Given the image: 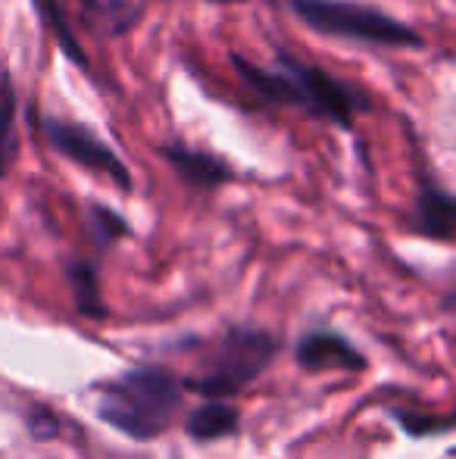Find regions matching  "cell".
<instances>
[{"label":"cell","mask_w":456,"mask_h":459,"mask_svg":"<svg viewBox=\"0 0 456 459\" xmlns=\"http://www.w3.org/2000/svg\"><path fill=\"white\" fill-rule=\"evenodd\" d=\"M407 231L434 244H451L456 231V197L422 160L416 166V200L407 216Z\"/></svg>","instance_id":"obj_6"},{"label":"cell","mask_w":456,"mask_h":459,"mask_svg":"<svg viewBox=\"0 0 456 459\" xmlns=\"http://www.w3.org/2000/svg\"><path fill=\"white\" fill-rule=\"evenodd\" d=\"M19 157V91L10 69L0 73V182Z\"/></svg>","instance_id":"obj_12"},{"label":"cell","mask_w":456,"mask_h":459,"mask_svg":"<svg viewBox=\"0 0 456 459\" xmlns=\"http://www.w3.org/2000/svg\"><path fill=\"white\" fill-rule=\"evenodd\" d=\"M285 6L306 29L325 38L384 50L426 48V38L413 25L363 0H285Z\"/></svg>","instance_id":"obj_4"},{"label":"cell","mask_w":456,"mask_h":459,"mask_svg":"<svg viewBox=\"0 0 456 459\" xmlns=\"http://www.w3.org/2000/svg\"><path fill=\"white\" fill-rule=\"evenodd\" d=\"M31 4H35L38 19H41V22L50 29V35H54L56 48H60L63 54H66L69 60L75 63V66H82L88 73V56H85V50H82L79 38H75L73 25H69L66 13H63L60 0H31Z\"/></svg>","instance_id":"obj_14"},{"label":"cell","mask_w":456,"mask_h":459,"mask_svg":"<svg viewBox=\"0 0 456 459\" xmlns=\"http://www.w3.org/2000/svg\"><path fill=\"white\" fill-rule=\"evenodd\" d=\"M228 63L241 85L260 103L300 109L310 119L331 122L341 132H353L357 116L372 109V97L359 85L316 66V63L297 60L291 50H275L272 66H260L241 54H228Z\"/></svg>","instance_id":"obj_1"},{"label":"cell","mask_w":456,"mask_h":459,"mask_svg":"<svg viewBox=\"0 0 456 459\" xmlns=\"http://www.w3.org/2000/svg\"><path fill=\"white\" fill-rule=\"evenodd\" d=\"M185 394L188 391L176 368L163 363H138L100 381L94 416L128 441L151 444L176 425Z\"/></svg>","instance_id":"obj_2"},{"label":"cell","mask_w":456,"mask_h":459,"mask_svg":"<svg viewBox=\"0 0 456 459\" xmlns=\"http://www.w3.org/2000/svg\"><path fill=\"white\" fill-rule=\"evenodd\" d=\"M85 229H88V238H91V244H94V256H98V260L110 247H116L122 238L132 235V222H128L119 210L100 204V200H88L85 204Z\"/></svg>","instance_id":"obj_13"},{"label":"cell","mask_w":456,"mask_h":459,"mask_svg":"<svg viewBox=\"0 0 456 459\" xmlns=\"http://www.w3.org/2000/svg\"><path fill=\"white\" fill-rule=\"evenodd\" d=\"M201 357L191 375H182L185 391L201 397L231 400L262 378L285 351V341L272 328L254 322H231L219 334L197 341Z\"/></svg>","instance_id":"obj_3"},{"label":"cell","mask_w":456,"mask_h":459,"mask_svg":"<svg viewBox=\"0 0 456 459\" xmlns=\"http://www.w3.org/2000/svg\"><path fill=\"white\" fill-rule=\"evenodd\" d=\"M88 22L107 38H125L144 22L153 0H79Z\"/></svg>","instance_id":"obj_11"},{"label":"cell","mask_w":456,"mask_h":459,"mask_svg":"<svg viewBox=\"0 0 456 459\" xmlns=\"http://www.w3.org/2000/svg\"><path fill=\"white\" fill-rule=\"evenodd\" d=\"M22 425H25V431H29L31 441H38V444H47V441H56V437H60V419H56L54 410H47V406H41V403L25 406Z\"/></svg>","instance_id":"obj_16"},{"label":"cell","mask_w":456,"mask_h":459,"mask_svg":"<svg viewBox=\"0 0 456 459\" xmlns=\"http://www.w3.org/2000/svg\"><path fill=\"white\" fill-rule=\"evenodd\" d=\"M157 153L169 163V169L176 172L178 182L197 194H213L237 178V169L226 157H219L213 151H203V147H194L182 138L157 144Z\"/></svg>","instance_id":"obj_8"},{"label":"cell","mask_w":456,"mask_h":459,"mask_svg":"<svg viewBox=\"0 0 456 459\" xmlns=\"http://www.w3.org/2000/svg\"><path fill=\"white\" fill-rule=\"evenodd\" d=\"M294 363L304 372H366L369 368V357L347 338L344 332L329 325H313L306 332H300V338L294 341Z\"/></svg>","instance_id":"obj_7"},{"label":"cell","mask_w":456,"mask_h":459,"mask_svg":"<svg viewBox=\"0 0 456 459\" xmlns=\"http://www.w3.org/2000/svg\"><path fill=\"white\" fill-rule=\"evenodd\" d=\"M35 128L41 132L44 144H47L56 157L82 166V169L91 172V176L107 178L119 194L134 191V178H132V169L125 166V160H122L119 153H116V147L107 144L91 126L66 119V116H56V113H38Z\"/></svg>","instance_id":"obj_5"},{"label":"cell","mask_w":456,"mask_h":459,"mask_svg":"<svg viewBox=\"0 0 456 459\" xmlns=\"http://www.w3.org/2000/svg\"><path fill=\"white\" fill-rule=\"evenodd\" d=\"M384 416H388L409 441L447 437L453 431V416H438V412H416V410H407V406H384Z\"/></svg>","instance_id":"obj_15"},{"label":"cell","mask_w":456,"mask_h":459,"mask_svg":"<svg viewBox=\"0 0 456 459\" xmlns=\"http://www.w3.org/2000/svg\"><path fill=\"white\" fill-rule=\"evenodd\" d=\"M244 425V412L231 400L222 397H203L201 406L185 416V435L194 444H216L226 437H237Z\"/></svg>","instance_id":"obj_10"},{"label":"cell","mask_w":456,"mask_h":459,"mask_svg":"<svg viewBox=\"0 0 456 459\" xmlns=\"http://www.w3.org/2000/svg\"><path fill=\"white\" fill-rule=\"evenodd\" d=\"M63 275L73 290V307L82 319L104 322L110 316V303L104 300V278H100L98 256H66Z\"/></svg>","instance_id":"obj_9"},{"label":"cell","mask_w":456,"mask_h":459,"mask_svg":"<svg viewBox=\"0 0 456 459\" xmlns=\"http://www.w3.org/2000/svg\"><path fill=\"white\" fill-rule=\"evenodd\" d=\"M203 4H216V6H231V4H247V0H203Z\"/></svg>","instance_id":"obj_17"}]
</instances>
